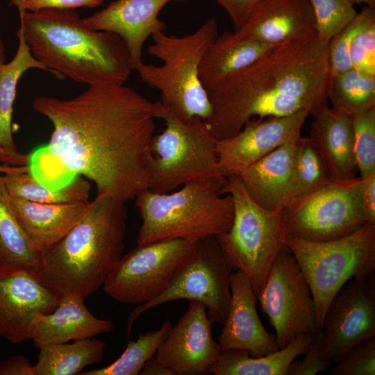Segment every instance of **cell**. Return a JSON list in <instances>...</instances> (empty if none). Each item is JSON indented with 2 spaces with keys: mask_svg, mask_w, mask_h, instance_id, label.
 I'll use <instances>...</instances> for the list:
<instances>
[{
  "mask_svg": "<svg viewBox=\"0 0 375 375\" xmlns=\"http://www.w3.org/2000/svg\"><path fill=\"white\" fill-rule=\"evenodd\" d=\"M33 108L52 124L46 144L50 154L93 181L97 194L126 203L149 189L160 101L124 85L98 84L69 99L36 97Z\"/></svg>",
  "mask_w": 375,
  "mask_h": 375,
  "instance_id": "1",
  "label": "cell"
},
{
  "mask_svg": "<svg viewBox=\"0 0 375 375\" xmlns=\"http://www.w3.org/2000/svg\"><path fill=\"white\" fill-rule=\"evenodd\" d=\"M329 79L328 45L316 32L284 42L207 91L211 112L204 122L221 140L254 117L303 110L315 117L328 106Z\"/></svg>",
  "mask_w": 375,
  "mask_h": 375,
  "instance_id": "2",
  "label": "cell"
},
{
  "mask_svg": "<svg viewBox=\"0 0 375 375\" xmlns=\"http://www.w3.org/2000/svg\"><path fill=\"white\" fill-rule=\"evenodd\" d=\"M33 56L49 72L88 84L124 85L133 70L129 53L118 35L89 29L74 9L27 12L11 0Z\"/></svg>",
  "mask_w": 375,
  "mask_h": 375,
  "instance_id": "3",
  "label": "cell"
},
{
  "mask_svg": "<svg viewBox=\"0 0 375 375\" xmlns=\"http://www.w3.org/2000/svg\"><path fill=\"white\" fill-rule=\"evenodd\" d=\"M126 203L97 194L79 221L58 242L41 252L35 274L60 297L85 299L105 283L122 258Z\"/></svg>",
  "mask_w": 375,
  "mask_h": 375,
  "instance_id": "4",
  "label": "cell"
},
{
  "mask_svg": "<svg viewBox=\"0 0 375 375\" xmlns=\"http://www.w3.org/2000/svg\"><path fill=\"white\" fill-rule=\"evenodd\" d=\"M225 183L204 178L174 192L140 193L135 199L142 219L137 244L173 239L197 242L227 232L234 207L229 194L222 196Z\"/></svg>",
  "mask_w": 375,
  "mask_h": 375,
  "instance_id": "5",
  "label": "cell"
},
{
  "mask_svg": "<svg viewBox=\"0 0 375 375\" xmlns=\"http://www.w3.org/2000/svg\"><path fill=\"white\" fill-rule=\"evenodd\" d=\"M218 35L215 19L206 20L194 32L184 36L155 33L148 47L160 65L142 62L135 71L149 88L160 93L162 106L184 121L208 118L211 107L206 90L199 76L201 61Z\"/></svg>",
  "mask_w": 375,
  "mask_h": 375,
  "instance_id": "6",
  "label": "cell"
},
{
  "mask_svg": "<svg viewBox=\"0 0 375 375\" xmlns=\"http://www.w3.org/2000/svg\"><path fill=\"white\" fill-rule=\"evenodd\" d=\"M222 192L231 197L234 216L230 229L215 237L228 263L247 275L257 297L276 257L287 246L285 208L269 210L258 205L239 176L227 177Z\"/></svg>",
  "mask_w": 375,
  "mask_h": 375,
  "instance_id": "7",
  "label": "cell"
},
{
  "mask_svg": "<svg viewBox=\"0 0 375 375\" xmlns=\"http://www.w3.org/2000/svg\"><path fill=\"white\" fill-rule=\"evenodd\" d=\"M286 245L294 255L315 301L318 329L330 303L351 279L375 272V224H365L345 237L308 241L288 234Z\"/></svg>",
  "mask_w": 375,
  "mask_h": 375,
  "instance_id": "8",
  "label": "cell"
},
{
  "mask_svg": "<svg viewBox=\"0 0 375 375\" xmlns=\"http://www.w3.org/2000/svg\"><path fill=\"white\" fill-rule=\"evenodd\" d=\"M159 119L163 120L165 128L151 141L153 160L149 190L166 193L204 178L226 182L219 167L217 140L203 120H182L163 106Z\"/></svg>",
  "mask_w": 375,
  "mask_h": 375,
  "instance_id": "9",
  "label": "cell"
},
{
  "mask_svg": "<svg viewBox=\"0 0 375 375\" xmlns=\"http://www.w3.org/2000/svg\"><path fill=\"white\" fill-rule=\"evenodd\" d=\"M198 242L173 239L137 244L113 268L103 285L104 291L125 303L141 305L153 300L189 263Z\"/></svg>",
  "mask_w": 375,
  "mask_h": 375,
  "instance_id": "10",
  "label": "cell"
},
{
  "mask_svg": "<svg viewBox=\"0 0 375 375\" xmlns=\"http://www.w3.org/2000/svg\"><path fill=\"white\" fill-rule=\"evenodd\" d=\"M361 189L360 177L334 180L295 199L285 208L288 234L326 242L354 233L367 224Z\"/></svg>",
  "mask_w": 375,
  "mask_h": 375,
  "instance_id": "11",
  "label": "cell"
},
{
  "mask_svg": "<svg viewBox=\"0 0 375 375\" xmlns=\"http://www.w3.org/2000/svg\"><path fill=\"white\" fill-rule=\"evenodd\" d=\"M232 270L215 236L199 240L192 258L170 285L153 300L133 310L127 321V335L134 322L143 312L179 299L202 303L210 322L223 324L230 307Z\"/></svg>",
  "mask_w": 375,
  "mask_h": 375,
  "instance_id": "12",
  "label": "cell"
},
{
  "mask_svg": "<svg viewBox=\"0 0 375 375\" xmlns=\"http://www.w3.org/2000/svg\"><path fill=\"white\" fill-rule=\"evenodd\" d=\"M257 299L275 330L279 349L298 336L318 330L310 288L287 246L276 257Z\"/></svg>",
  "mask_w": 375,
  "mask_h": 375,
  "instance_id": "13",
  "label": "cell"
},
{
  "mask_svg": "<svg viewBox=\"0 0 375 375\" xmlns=\"http://www.w3.org/2000/svg\"><path fill=\"white\" fill-rule=\"evenodd\" d=\"M322 356L339 362L353 347L375 336V273L352 278L336 294L325 314Z\"/></svg>",
  "mask_w": 375,
  "mask_h": 375,
  "instance_id": "14",
  "label": "cell"
},
{
  "mask_svg": "<svg viewBox=\"0 0 375 375\" xmlns=\"http://www.w3.org/2000/svg\"><path fill=\"white\" fill-rule=\"evenodd\" d=\"M60 299L35 272L0 265V336L13 344L31 340L36 319L53 311Z\"/></svg>",
  "mask_w": 375,
  "mask_h": 375,
  "instance_id": "15",
  "label": "cell"
},
{
  "mask_svg": "<svg viewBox=\"0 0 375 375\" xmlns=\"http://www.w3.org/2000/svg\"><path fill=\"white\" fill-rule=\"evenodd\" d=\"M310 115L303 110L285 117H254L233 136L217 140L222 174L239 176L251 165L278 147L296 141Z\"/></svg>",
  "mask_w": 375,
  "mask_h": 375,
  "instance_id": "16",
  "label": "cell"
},
{
  "mask_svg": "<svg viewBox=\"0 0 375 375\" xmlns=\"http://www.w3.org/2000/svg\"><path fill=\"white\" fill-rule=\"evenodd\" d=\"M184 315L172 326L154 359L167 367L174 375H203L222 353L212 335V322L206 306L189 301Z\"/></svg>",
  "mask_w": 375,
  "mask_h": 375,
  "instance_id": "17",
  "label": "cell"
},
{
  "mask_svg": "<svg viewBox=\"0 0 375 375\" xmlns=\"http://www.w3.org/2000/svg\"><path fill=\"white\" fill-rule=\"evenodd\" d=\"M172 0H115L94 15L82 19L89 29L114 33L125 42L133 70L143 62L142 48L150 36L164 31L158 18Z\"/></svg>",
  "mask_w": 375,
  "mask_h": 375,
  "instance_id": "18",
  "label": "cell"
},
{
  "mask_svg": "<svg viewBox=\"0 0 375 375\" xmlns=\"http://www.w3.org/2000/svg\"><path fill=\"white\" fill-rule=\"evenodd\" d=\"M230 288V307L218 336L221 351L242 349L260 356L278 350L276 335L267 332L260 320L257 297L247 275L239 270L232 272Z\"/></svg>",
  "mask_w": 375,
  "mask_h": 375,
  "instance_id": "19",
  "label": "cell"
},
{
  "mask_svg": "<svg viewBox=\"0 0 375 375\" xmlns=\"http://www.w3.org/2000/svg\"><path fill=\"white\" fill-rule=\"evenodd\" d=\"M314 32L308 0H261L234 33L238 38L277 45Z\"/></svg>",
  "mask_w": 375,
  "mask_h": 375,
  "instance_id": "20",
  "label": "cell"
},
{
  "mask_svg": "<svg viewBox=\"0 0 375 375\" xmlns=\"http://www.w3.org/2000/svg\"><path fill=\"white\" fill-rule=\"evenodd\" d=\"M297 140L278 147L239 175L247 194L262 207L285 208L293 201Z\"/></svg>",
  "mask_w": 375,
  "mask_h": 375,
  "instance_id": "21",
  "label": "cell"
},
{
  "mask_svg": "<svg viewBox=\"0 0 375 375\" xmlns=\"http://www.w3.org/2000/svg\"><path fill=\"white\" fill-rule=\"evenodd\" d=\"M82 297L69 294L60 297L56 308L35 322L31 340L36 347L66 343L110 332L112 322L94 316Z\"/></svg>",
  "mask_w": 375,
  "mask_h": 375,
  "instance_id": "22",
  "label": "cell"
},
{
  "mask_svg": "<svg viewBox=\"0 0 375 375\" xmlns=\"http://www.w3.org/2000/svg\"><path fill=\"white\" fill-rule=\"evenodd\" d=\"M9 200L24 233L40 253L64 237L83 217L90 204V201L41 203L11 196Z\"/></svg>",
  "mask_w": 375,
  "mask_h": 375,
  "instance_id": "23",
  "label": "cell"
},
{
  "mask_svg": "<svg viewBox=\"0 0 375 375\" xmlns=\"http://www.w3.org/2000/svg\"><path fill=\"white\" fill-rule=\"evenodd\" d=\"M314 117L309 138L321 156L332 181L356 177L352 118L328 106Z\"/></svg>",
  "mask_w": 375,
  "mask_h": 375,
  "instance_id": "24",
  "label": "cell"
},
{
  "mask_svg": "<svg viewBox=\"0 0 375 375\" xmlns=\"http://www.w3.org/2000/svg\"><path fill=\"white\" fill-rule=\"evenodd\" d=\"M18 47L13 58L0 65V162L8 166L27 165L28 155L18 151L12 129L13 106L17 83L27 70L48 69L31 53L21 27L17 32Z\"/></svg>",
  "mask_w": 375,
  "mask_h": 375,
  "instance_id": "25",
  "label": "cell"
},
{
  "mask_svg": "<svg viewBox=\"0 0 375 375\" xmlns=\"http://www.w3.org/2000/svg\"><path fill=\"white\" fill-rule=\"evenodd\" d=\"M274 46L238 38L234 33L224 32L217 35L199 65V76L203 86L208 91L250 65Z\"/></svg>",
  "mask_w": 375,
  "mask_h": 375,
  "instance_id": "26",
  "label": "cell"
},
{
  "mask_svg": "<svg viewBox=\"0 0 375 375\" xmlns=\"http://www.w3.org/2000/svg\"><path fill=\"white\" fill-rule=\"evenodd\" d=\"M315 333L298 336L288 345L271 353L251 356L242 349L222 351L210 369L214 375H287L291 362L304 355L314 340Z\"/></svg>",
  "mask_w": 375,
  "mask_h": 375,
  "instance_id": "27",
  "label": "cell"
},
{
  "mask_svg": "<svg viewBox=\"0 0 375 375\" xmlns=\"http://www.w3.org/2000/svg\"><path fill=\"white\" fill-rule=\"evenodd\" d=\"M106 345L93 338L73 343L41 347L35 365L37 375H74L85 367L101 362Z\"/></svg>",
  "mask_w": 375,
  "mask_h": 375,
  "instance_id": "28",
  "label": "cell"
},
{
  "mask_svg": "<svg viewBox=\"0 0 375 375\" xmlns=\"http://www.w3.org/2000/svg\"><path fill=\"white\" fill-rule=\"evenodd\" d=\"M9 197L0 175V265L21 267L35 272L40 253L24 233L12 211Z\"/></svg>",
  "mask_w": 375,
  "mask_h": 375,
  "instance_id": "29",
  "label": "cell"
},
{
  "mask_svg": "<svg viewBox=\"0 0 375 375\" xmlns=\"http://www.w3.org/2000/svg\"><path fill=\"white\" fill-rule=\"evenodd\" d=\"M327 97L332 109L351 117L375 108V76L353 68L334 75Z\"/></svg>",
  "mask_w": 375,
  "mask_h": 375,
  "instance_id": "30",
  "label": "cell"
},
{
  "mask_svg": "<svg viewBox=\"0 0 375 375\" xmlns=\"http://www.w3.org/2000/svg\"><path fill=\"white\" fill-rule=\"evenodd\" d=\"M2 178L11 197L49 204L88 201L90 184L81 175L66 187L57 190L40 184L28 172L4 174Z\"/></svg>",
  "mask_w": 375,
  "mask_h": 375,
  "instance_id": "31",
  "label": "cell"
},
{
  "mask_svg": "<svg viewBox=\"0 0 375 375\" xmlns=\"http://www.w3.org/2000/svg\"><path fill=\"white\" fill-rule=\"evenodd\" d=\"M172 327L165 319L160 328L140 333L136 340L129 341L122 355L110 365L89 370L83 375H138L144 364L154 357Z\"/></svg>",
  "mask_w": 375,
  "mask_h": 375,
  "instance_id": "32",
  "label": "cell"
},
{
  "mask_svg": "<svg viewBox=\"0 0 375 375\" xmlns=\"http://www.w3.org/2000/svg\"><path fill=\"white\" fill-rule=\"evenodd\" d=\"M295 199L328 183L332 180L326 165L309 137H299L295 158Z\"/></svg>",
  "mask_w": 375,
  "mask_h": 375,
  "instance_id": "33",
  "label": "cell"
},
{
  "mask_svg": "<svg viewBox=\"0 0 375 375\" xmlns=\"http://www.w3.org/2000/svg\"><path fill=\"white\" fill-rule=\"evenodd\" d=\"M315 19L319 40L328 45L357 15L350 0H308Z\"/></svg>",
  "mask_w": 375,
  "mask_h": 375,
  "instance_id": "34",
  "label": "cell"
},
{
  "mask_svg": "<svg viewBox=\"0 0 375 375\" xmlns=\"http://www.w3.org/2000/svg\"><path fill=\"white\" fill-rule=\"evenodd\" d=\"M351 118L354 155L362 179L375 174V108Z\"/></svg>",
  "mask_w": 375,
  "mask_h": 375,
  "instance_id": "35",
  "label": "cell"
},
{
  "mask_svg": "<svg viewBox=\"0 0 375 375\" xmlns=\"http://www.w3.org/2000/svg\"><path fill=\"white\" fill-rule=\"evenodd\" d=\"M375 19V8L365 7L328 44L330 77L352 68L349 51L353 38L369 22Z\"/></svg>",
  "mask_w": 375,
  "mask_h": 375,
  "instance_id": "36",
  "label": "cell"
},
{
  "mask_svg": "<svg viewBox=\"0 0 375 375\" xmlns=\"http://www.w3.org/2000/svg\"><path fill=\"white\" fill-rule=\"evenodd\" d=\"M27 165L28 173L37 182L53 190L66 187L78 176L57 161L46 145L28 154Z\"/></svg>",
  "mask_w": 375,
  "mask_h": 375,
  "instance_id": "37",
  "label": "cell"
},
{
  "mask_svg": "<svg viewBox=\"0 0 375 375\" xmlns=\"http://www.w3.org/2000/svg\"><path fill=\"white\" fill-rule=\"evenodd\" d=\"M331 375H374L375 336L353 347L331 371Z\"/></svg>",
  "mask_w": 375,
  "mask_h": 375,
  "instance_id": "38",
  "label": "cell"
},
{
  "mask_svg": "<svg viewBox=\"0 0 375 375\" xmlns=\"http://www.w3.org/2000/svg\"><path fill=\"white\" fill-rule=\"evenodd\" d=\"M352 68L375 76V19L353 38L349 51Z\"/></svg>",
  "mask_w": 375,
  "mask_h": 375,
  "instance_id": "39",
  "label": "cell"
},
{
  "mask_svg": "<svg viewBox=\"0 0 375 375\" xmlns=\"http://www.w3.org/2000/svg\"><path fill=\"white\" fill-rule=\"evenodd\" d=\"M322 331L318 329L305 357L301 360H294L290 365L287 375H315L324 372L331 367V362L322 356Z\"/></svg>",
  "mask_w": 375,
  "mask_h": 375,
  "instance_id": "40",
  "label": "cell"
},
{
  "mask_svg": "<svg viewBox=\"0 0 375 375\" xmlns=\"http://www.w3.org/2000/svg\"><path fill=\"white\" fill-rule=\"evenodd\" d=\"M27 12H36L47 8L75 9L79 7L95 8L103 0H18Z\"/></svg>",
  "mask_w": 375,
  "mask_h": 375,
  "instance_id": "41",
  "label": "cell"
},
{
  "mask_svg": "<svg viewBox=\"0 0 375 375\" xmlns=\"http://www.w3.org/2000/svg\"><path fill=\"white\" fill-rule=\"evenodd\" d=\"M229 15L235 30L246 22L256 6L261 0H215Z\"/></svg>",
  "mask_w": 375,
  "mask_h": 375,
  "instance_id": "42",
  "label": "cell"
},
{
  "mask_svg": "<svg viewBox=\"0 0 375 375\" xmlns=\"http://www.w3.org/2000/svg\"><path fill=\"white\" fill-rule=\"evenodd\" d=\"M361 201L366 222L375 224V174L362 179Z\"/></svg>",
  "mask_w": 375,
  "mask_h": 375,
  "instance_id": "43",
  "label": "cell"
},
{
  "mask_svg": "<svg viewBox=\"0 0 375 375\" xmlns=\"http://www.w3.org/2000/svg\"><path fill=\"white\" fill-rule=\"evenodd\" d=\"M0 375H37L34 365L24 356H12L0 361Z\"/></svg>",
  "mask_w": 375,
  "mask_h": 375,
  "instance_id": "44",
  "label": "cell"
},
{
  "mask_svg": "<svg viewBox=\"0 0 375 375\" xmlns=\"http://www.w3.org/2000/svg\"><path fill=\"white\" fill-rule=\"evenodd\" d=\"M140 374L142 375H174L166 366L158 362L154 357L148 360L144 365Z\"/></svg>",
  "mask_w": 375,
  "mask_h": 375,
  "instance_id": "45",
  "label": "cell"
},
{
  "mask_svg": "<svg viewBox=\"0 0 375 375\" xmlns=\"http://www.w3.org/2000/svg\"><path fill=\"white\" fill-rule=\"evenodd\" d=\"M25 172H28L27 165H24V166H8L6 165H0V172H3L4 174Z\"/></svg>",
  "mask_w": 375,
  "mask_h": 375,
  "instance_id": "46",
  "label": "cell"
},
{
  "mask_svg": "<svg viewBox=\"0 0 375 375\" xmlns=\"http://www.w3.org/2000/svg\"><path fill=\"white\" fill-rule=\"evenodd\" d=\"M6 62L5 46L2 39L0 38V65Z\"/></svg>",
  "mask_w": 375,
  "mask_h": 375,
  "instance_id": "47",
  "label": "cell"
},
{
  "mask_svg": "<svg viewBox=\"0 0 375 375\" xmlns=\"http://www.w3.org/2000/svg\"><path fill=\"white\" fill-rule=\"evenodd\" d=\"M353 4L365 3L367 7L375 8V0H350Z\"/></svg>",
  "mask_w": 375,
  "mask_h": 375,
  "instance_id": "48",
  "label": "cell"
}]
</instances>
